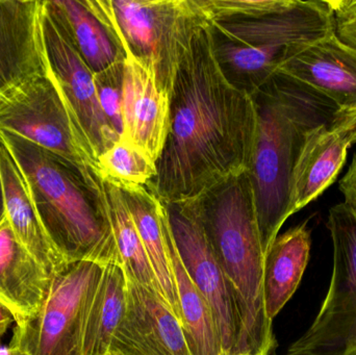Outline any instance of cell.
Listing matches in <instances>:
<instances>
[{
    "mask_svg": "<svg viewBox=\"0 0 356 355\" xmlns=\"http://www.w3.org/2000/svg\"><path fill=\"white\" fill-rule=\"evenodd\" d=\"M43 8L94 74L125 60L122 47L92 0H43Z\"/></svg>",
    "mask_w": 356,
    "mask_h": 355,
    "instance_id": "obj_20",
    "label": "cell"
},
{
    "mask_svg": "<svg viewBox=\"0 0 356 355\" xmlns=\"http://www.w3.org/2000/svg\"><path fill=\"white\" fill-rule=\"evenodd\" d=\"M0 139L24 175L48 237L67 263H120L102 174L15 133L0 131Z\"/></svg>",
    "mask_w": 356,
    "mask_h": 355,
    "instance_id": "obj_2",
    "label": "cell"
},
{
    "mask_svg": "<svg viewBox=\"0 0 356 355\" xmlns=\"http://www.w3.org/2000/svg\"><path fill=\"white\" fill-rule=\"evenodd\" d=\"M334 31L341 42L356 50V0H327Z\"/></svg>",
    "mask_w": 356,
    "mask_h": 355,
    "instance_id": "obj_26",
    "label": "cell"
},
{
    "mask_svg": "<svg viewBox=\"0 0 356 355\" xmlns=\"http://www.w3.org/2000/svg\"><path fill=\"white\" fill-rule=\"evenodd\" d=\"M127 281L124 315L106 355H192L181 323L161 296Z\"/></svg>",
    "mask_w": 356,
    "mask_h": 355,
    "instance_id": "obj_12",
    "label": "cell"
},
{
    "mask_svg": "<svg viewBox=\"0 0 356 355\" xmlns=\"http://www.w3.org/2000/svg\"><path fill=\"white\" fill-rule=\"evenodd\" d=\"M102 179L108 222L119 260L127 276L146 289L158 293L154 273L124 196L116 183L104 176Z\"/></svg>",
    "mask_w": 356,
    "mask_h": 355,
    "instance_id": "obj_23",
    "label": "cell"
},
{
    "mask_svg": "<svg viewBox=\"0 0 356 355\" xmlns=\"http://www.w3.org/2000/svg\"><path fill=\"white\" fill-rule=\"evenodd\" d=\"M42 31L48 70L92 156L98 163V158L120 137L100 106L94 73L44 8Z\"/></svg>",
    "mask_w": 356,
    "mask_h": 355,
    "instance_id": "obj_11",
    "label": "cell"
},
{
    "mask_svg": "<svg viewBox=\"0 0 356 355\" xmlns=\"http://www.w3.org/2000/svg\"><path fill=\"white\" fill-rule=\"evenodd\" d=\"M194 200L236 300L240 333L234 352L269 355L275 339L264 304L265 254L248 172L226 179Z\"/></svg>",
    "mask_w": 356,
    "mask_h": 355,
    "instance_id": "obj_4",
    "label": "cell"
},
{
    "mask_svg": "<svg viewBox=\"0 0 356 355\" xmlns=\"http://www.w3.org/2000/svg\"><path fill=\"white\" fill-rule=\"evenodd\" d=\"M277 72L319 92L341 112H356V50L341 42L334 31L301 48Z\"/></svg>",
    "mask_w": 356,
    "mask_h": 355,
    "instance_id": "obj_15",
    "label": "cell"
},
{
    "mask_svg": "<svg viewBox=\"0 0 356 355\" xmlns=\"http://www.w3.org/2000/svg\"><path fill=\"white\" fill-rule=\"evenodd\" d=\"M356 143V112H339L305 138L292 173L291 216L317 199L334 183Z\"/></svg>",
    "mask_w": 356,
    "mask_h": 355,
    "instance_id": "obj_13",
    "label": "cell"
},
{
    "mask_svg": "<svg viewBox=\"0 0 356 355\" xmlns=\"http://www.w3.org/2000/svg\"><path fill=\"white\" fill-rule=\"evenodd\" d=\"M43 0H0V95L48 71Z\"/></svg>",
    "mask_w": 356,
    "mask_h": 355,
    "instance_id": "obj_14",
    "label": "cell"
},
{
    "mask_svg": "<svg viewBox=\"0 0 356 355\" xmlns=\"http://www.w3.org/2000/svg\"><path fill=\"white\" fill-rule=\"evenodd\" d=\"M207 25L224 76L252 98L290 56L334 33L327 0H280L263 14Z\"/></svg>",
    "mask_w": 356,
    "mask_h": 355,
    "instance_id": "obj_5",
    "label": "cell"
},
{
    "mask_svg": "<svg viewBox=\"0 0 356 355\" xmlns=\"http://www.w3.org/2000/svg\"><path fill=\"white\" fill-rule=\"evenodd\" d=\"M254 99L226 79L207 23L195 31L170 96V124L147 185L164 204L201 197L248 171L257 138Z\"/></svg>",
    "mask_w": 356,
    "mask_h": 355,
    "instance_id": "obj_1",
    "label": "cell"
},
{
    "mask_svg": "<svg viewBox=\"0 0 356 355\" xmlns=\"http://www.w3.org/2000/svg\"><path fill=\"white\" fill-rule=\"evenodd\" d=\"M52 276L25 249L6 217L0 220V304L21 325L39 313L49 293Z\"/></svg>",
    "mask_w": 356,
    "mask_h": 355,
    "instance_id": "obj_17",
    "label": "cell"
},
{
    "mask_svg": "<svg viewBox=\"0 0 356 355\" xmlns=\"http://www.w3.org/2000/svg\"><path fill=\"white\" fill-rule=\"evenodd\" d=\"M14 324H16L14 315L6 306L0 304V339L6 336L8 329Z\"/></svg>",
    "mask_w": 356,
    "mask_h": 355,
    "instance_id": "obj_28",
    "label": "cell"
},
{
    "mask_svg": "<svg viewBox=\"0 0 356 355\" xmlns=\"http://www.w3.org/2000/svg\"><path fill=\"white\" fill-rule=\"evenodd\" d=\"M226 355H266L263 354H252V352H234V354H226Z\"/></svg>",
    "mask_w": 356,
    "mask_h": 355,
    "instance_id": "obj_30",
    "label": "cell"
},
{
    "mask_svg": "<svg viewBox=\"0 0 356 355\" xmlns=\"http://www.w3.org/2000/svg\"><path fill=\"white\" fill-rule=\"evenodd\" d=\"M334 270L327 295L309 329L284 355H356V210H330Z\"/></svg>",
    "mask_w": 356,
    "mask_h": 355,
    "instance_id": "obj_7",
    "label": "cell"
},
{
    "mask_svg": "<svg viewBox=\"0 0 356 355\" xmlns=\"http://www.w3.org/2000/svg\"><path fill=\"white\" fill-rule=\"evenodd\" d=\"M125 56H133L170 97L195 31L205 24L195 0H92Z\"/></svg>",
    "mask_w": 356,
    "mask_h": 355,
    "instance_id": "obj_6",
    "label": "cell"
},
{
    "mask_svg": "<svg viewBox=\"0 0 356 355\" xmlns=\"http://www.w3.org/2000/svg\"><path fill=\"white\" fill-rule=\"evenodd\" d=\"M98 165L102 176L121 183L145 185L158 173L156 160L123 138L98 158Z\"/></svg>",
    "mask_w": 356,
    "mask_h": 355,
    "instance_id": "obj_24",
    "label": "cell"
},
{
    "mask_svg": "<svg viewBox=\"0 0 356 355\" xmlns=\"http://www.w3.org/2000/svg\"><path fill=\"white\" fill-rule=\"evenodd\" d=\"M116 185L124 196L137 227L156 279L159 295L180 321L179 302L169 256L170 221L166 206L146 185L121 183H116Z\"/></svg>",
    "mask_w": 356,
    "mask_h": 355,
    "instance_id": "obj_18",
    "label": "cell"
},
{
    "mask_svg": "<svg viewBox=\"0 0 356 355\" xmlns=\"http://www.w3.org/2000/svg\"><path fill=\"white\" fill-rule=\"evenodd\" d=\"M127 281L119 262L104 265L90 304L83 338V355H106L127 306Z\"/></svg>",
    "mask_w": 356,
    "mask_h": 355,
    "instance_id": "obj_22",
    "label": "cell"
},
{
    "mask_svg": "<svg viewBox=\"0 0 356 355\" xmlns=\"http://www.w3.org/2000/svg\"><path fill=\"white\" fill-rule=\"evenodd\" d=\"M165 206L180 260L213 312L223 354H234L240 333L238 308L232 288L207 240L196 201Z\"/></svg>",
    "mask_w": 356,
    "mask_h": 355,
    "instance_id": "obj_10",
    "label": "cell"
},
{
    "mask_svg": "<svg viewBox=\"0 0 356 355\" xmlns=\"http://www.w3.org/2000/svg\"><path fill=\"white\" fill-rule=\"evenodd\" d=\"M123 139L143 148L158 162L170 124V97L149 69L127 54L123 70Z\"/></svg>",
    "mask_w": 356,
    "mask_h": 355,
    "instance_id": "obj_16",
    "label": "cell"
},
{
    "mask_svg": "<svg viewBox=\"0 0 356 355\" xmlns=\"http://www.w3.org/2000/svg\"><path fill=\"white\" fill-rule=\"evenodd\" d=\"M124 60L94 74L100 106L119 137H122V95Z\"/></svg>",
    "mask_w": 356,
    "mask_h": 355,
    "instance_id": "obj_25",
    "label": "cell"
},
{
    "mask_svg": "<svg viewBox=\"0 0 356 355\" xmlns=\"http://www.w3.org/2000/svg\"><path fill=\"white\" fill-rule=\"evenodd\" d=\"M6 216L4 214L3 194H2L1 179H0V220Z\"/></svg>",
    "mask_w": 356,
    "mask_h": 355,
    "instance_id": "obj_29",
    "label": "cell"
},
{
    "mask_svg": "<svg viewBox=\"0 0 356 355\" xmlns=\"http://www.w3.org/2000/svg\"><path fill=\"white\" fill-rule=\"evenodd\" d=\"M311 231L307 222L277 236L265 256L263 295L269 320L288 304L300 283L311 252Z\"/></svg>",
    "mask_w": 356,
    "mask_h": 355,
    "instance_id": "obj_21",
    "label": "cell"
},
{
    "mask_svg": "<svg viewBox=\"0 0 356 355\" xmlns=\"http://www.w3.org/2000/svg\"><path fill=\"white\" fill-rule=\"evenodd\" d=\"M253 99L257 113V138L247 172L266 256L291 217L293 169L305 138L341 110L319 92L280 72Z\"/></svg>",
    "mask_w": 356,
    "mask_h": 355,
    "instance_id": "obj_3",
    "label": "cell"
},
{
    "mask_svg": "<svg viewBox=\"0 0 356 355\" xmlns=\"http://www.w3.org/2000/svg\"><path fill=\"white\" fill-rule=\"evenodd\" d=\"M0 179L4 214L15 235L51 276L58 274L69 264L48 237L35 210L24 175L1 139Z\"/></svg>",
    "mask_w": 356,
    "mask_h": 355,
    "instance_id": "obj_19",
    "label": "cell"
},
{
    "mask_svg": "<svg viewBox=\"0 0 356 355\" xmlns=\"http://www.w3.org/2000/svg\"><path fill=\"white\" fill-rule=\"evenodd\" d=\"M104 264L81 261L54 275L41 310L15 327L8 346L25 355H83L86 318Z\"/></svg>",
    "mask_w": 356,
    "mask_h": 355,
    "instance_id": "obj_8",
    "label": "cell"
},
{
    "mask_svg": "<svg viewBox=\"0 0 356 355\" xmlns=\"http://www.w3.org/2000/svg\"><path fill=\"white\" fill-rule=\"evenodd\" d=\"M340 191L344 196V202L356 210V154L348 171L341 179Z\"/></svg>",
    "mask_w": 356,
    "mask_h": 355,
    "instance_id": "obj_27",
    "label": "cell"
},
{
    "mask_svg": "<svg viewBox=\"0 0 356 355\" xmlns=\"http://www.w3.org/2000/svg\"><path fill=\"white\" fill-rule=\"evenodd\" d=\"M0 131L100 173L49 70L0 95Z\"/></svg>",
    "mask_w": 356,
    "mask_h": 355,
    "instance_id": "obj_9",
    "label": "cell"
}]
</instances>
